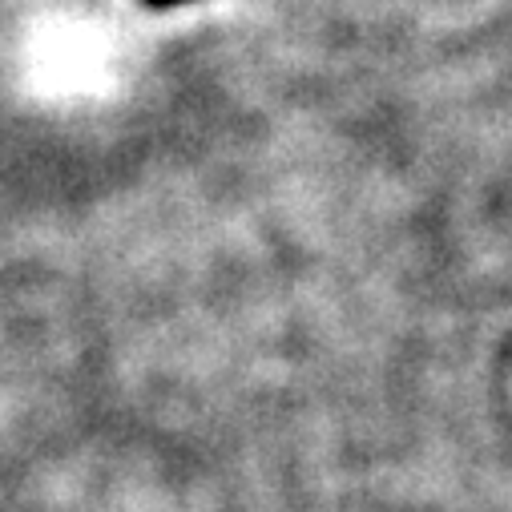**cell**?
Instances as JSON below:
<instances>
[{"mask_svg":"<svg viewBox=\"0 0 512 512\" xmlns=\"http://www.w3.org/2000/svg\"><path fill=\"white\" fill-rule=\"evenodd\" d=\"M150 9H174V5H186V0H146Z\"/></svg>","mask_w":512,"mask_h":512,"instance_id":"cell-1","label":"cell"}]
</instances>
